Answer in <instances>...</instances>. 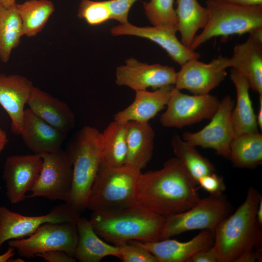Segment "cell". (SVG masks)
Instances as JSON below:
<instances>
[{
	"label": "cell",
	"mask_w": 262,
	"mask_h": 262,
	"mask_svg": "<svg viewBox=\"0 0 262 262\" xmlns=\"http://www.w3.org/2000/svg\"><path fill=\"white\" fill-rule=\"evenodd\" d=\"M16 0H0V6L9 8L16 4Z\"/></svg>",
	"instance_id": "cell-44"
},
{
	"label": "cell",
	"mask_w": 262,
	"mask_h": 262,
	"mask_svg": "<svg viewBox=\"0 0 262 262\" xmlns=\"http://www.w3.org/2000/svg\"><path fill=\"white\" fill-rule=\"evenodd\" d=\"M43 164L38 180L27 197H44L66 203L72 184L73 169L66 150L40 155Z\"/></svg>",
	"instance_id": "cell-9"
},
{
	"label": "cell",
	"mask_w": 262,
	"mask_h": 262,
	"mask_svg": "<svg viewBox=\"0 0 262 262\" xmlns=\"http://www.w3.org/2000/svg\"><path fill=\"white\" fill-rule=\"evenodd\" d=\"M19 135L30 150L34 154L42 155L61 150L67 135L28 108L24 111Z\"/></svg>",
	"instance_id": "cell-18"
},
{
	"label": "cell",
	"mask_w": 262,
	"mask_h": 262,
	"mask_svg": "<svg viewBox=\"0 0 262 262\" xmlns=\"http://www.w3.org/2000/svg\"><path fill=\"white\" fill-rule=\"evenodd\" d=\"M78 16L90 26H97L111 19V12L105 1L81 0Z\"/></svg>",
	"instance_id": "cell-33"
},
{
	"label": "cell",
	"mask_w": 262,
	"mask_h": 262,
	"mask_svg": "<svg viewBox=\"0 0 262 262\" xmlns=\"http://www.w3.org/2000/svg\"><path fill=\"white\" fill-rule=\"evenodd\" d=\"M234 105L231 97L225 96L210 122L197 132H184L182 139L195 147L212 148L218 155L229 159L230 145L236 136L231 117Z\"/></svg>",
	"instance_id": "cell-12"
},
{
	"label": "cell",
	"mask_w": 262,
	"mask_h": 262,
	"mask_svg": "<svg viewBox=\"0 0 262 262\" xmlns=\"http://www.w3.org/2000/svg\"><path fill=\"white\" fill-rule=\"evenodd\" d=\"M220 102L216 96L210 94L189 95L174 87L160 121L165 127L182 128L204 119H211Z\"/></svg>",
	"instance_id": "cell-10"
},
{
	"label": "cell",
	"mask_w": 262,
	"mask_h": 262,
	"mask_svg": "<svg viewBox=\"0 0 262 262\" xmlns=\"http://www.w3.org/2000/svg\"><path fill=\"white\" fill-rule=\"evenodd\" d=\"M154 138L155 131L148 122H127L125 165L140 171L144 169L152 157Z\"/></svg>",
	"instance_id": "cell-23"
},
{
	"label": "cell",
	"mask_w": 262,
	"mask_h": 262,
	"mask_svg": "<svg viewBox=\"0 0 262 262\" xmlns=\"http://www.w3.org/2000/svg\"><path fill=\"white\" fill-rule=\"evenodd\" d=\"M131 241L148 249L158 262H187L197 252L212 246L214 231L204 229L187 242L170 238L150 242Z\"/></svg>",
	"instance_id": "cell-17"
},
{
	"label": "cell",
	"mask_w": 262,
	"mask_h": 262,
	"mask_svg": "<svg viewBox=\"0 0 262 262\" xmlns=\"http://www.w3.org/2000/svg\"><path fill=\"white\" fill-rule=\"evenodd\" d=\"M141 172L126 165L112 167L101 162L87 197L86 209L94 212L134 205L135 184Z\"/></svg>",
	"instance_id": "cell-6"
},
{
	"label": "cell",
	"mask_w": 262,
	"mask_h": 262,
	"mask_svg": "<svg viewBox=\"0 0 262 262\" xmlns=\"http://www.w3.org/2000/svg\"><path fill=\"white\" fill-rule=\"evenodd\" d=\"M126 124L114 120L101 132V162L106 165L118 167L125 164Z\"/></svg>",
	"instance_id": "cell-27"
},
{
	"label": "cell",
	"mask_w": 262,
	"mask_h": 262,
	"mask_svg": "<svg viewBox=\"0 0 262 262\" xmlns=\"http://www.w3.org/2000/svg\"><path fill=\"white\" fill-rule=\"evenodd\" d=\"M175 10L177 29L181 35V42L190 49L200 29H203L208 19L206 7L201 6L197 0H177Z\"/></svg>",
	"instance_id": "cell-26"
},
{
	"label": "cell",
	"mask_w": 262,
	"mask_h": 262,
	"mask_svg": "<svg viewBox=\"0 0 262 262\" xmlns=\"http://www.w3.org/2000/svg\"><path fill=\"white\" fill-rule=\"evenodd\" d=\"M176 73L173 67L160 64L149 65L130 58L125 61V65L116 68L115 82L135 91L146 90L149 87L156 90L174 86Z\"/></svg>",
	"instance_id": "cell-15"
},
{
	"label": "cell",
	"mask_w": 262,
	"mask_h": 262,
	"mask_svg": "<svg viewBox=\"0 0 262 262\" xmlns=\"http://www.w3.org/2000/svg\"><path fill=\"white\" fill-rule=\"evenodd\" d=\"M171 145L176 157L197 183L201 177L215 172L213 164L202 156L195 146L186 142L178 134H173Z\"/></svg>",
	"instance_id": "cell-30"
},
{
	"label": "cell",
	"mask_w": 262,
	"mask_h": 262,
	"mask_svg": "<svg viewBox=\"0 0 262 262\" xmlns=\"http://www.w3.org/2000/svg\"><path fill=\"white\" fill-rule=\"evenodd\" d=\"M7 142L6 132L0 128V153L4 148Z\"/></svg>",
	"instance_id": "cell-41"
},
{
	"label": "cell",
	"mask_w": 262,
	"mask_h": 262,
	"mask_svg": "<svg viewBox=\"0 0 262 262\" xmlns=\"http://www.w3.org/2000/svg\"><path fill=\"white\" fill-rule=\"evenodd\" d=\"M234 4L246 6H262V0H222Z\"/></svg>",
	"instance_id": "cell-39"
},
{
	"label": "cell",
	"mask_w": 262,
	"mask_h": 262,
	"mask_svg": "<svg viewBox=\"0 0 262 262\" xmlns=\"http://www.w3.org/2000/svg\"><path fill=\"white\" fill-rule=\"evenodd\" d=\"M137 0H108L106 2L111 12V19L115 20L120 24L129 22V11Z\"/></svg>",
	"instance_id": "cell-35"
},
{
	"label": "cell",
	"mask_w": 262,
	"mask_h": 262,
	"mask_svg": "<svg viewBox=\"0 0 262 262\" xmlns=\"http://www.w3.org/2000/svg\"><path fill=\"white\" fill-rule=\"evenodd\" d=\"M117 246L123 262H158L148 249L131 241Z\"/></svg>",
	"instance_id": "cell-34"
},
{
	"label": "cell",
	"mask_w": 262,
	"mask_h": 262,
	"mask_svg": "<svg viewBox=\"0 0 262 262\" xmlns=\"http://www.w3.org/2000/svg\"><path fill=\"white\" fill-rule=\"evenodd\" d=\"M197 184L211 195H221L226 190L222 177L215 172L201 177Z\"/></svg>",
	"instance_id": "cell-36"
},
{
	"label": "cell",
	"mask_w": 262,
	"mask_h": 262,
	"mask_svg": "<svg viewBox=\"0 0 262 262\" xmlns=\"http://www.w3.org/2000/svg\"><path fill=\"white\" fill-rule=\"evenodd\" d=\"M21 22L16 3L9 8L0 6V60L7 63L20 41Z\"/></svg>",
	"instance_id": "cell-31"
},
{
	"label": "cell",
	"mask_w": 262,
	"mask_h": 262,
	"mask_svg": "<svg viewBox=\"0 0 262 262\" xmlns=\"http://www.w3.org/2000/svg\"><path fill=\"white\" fill-rule=\"evenodd\" d=\"M174 86L163 87L153 91H135L133 101L114 115V120L126 123L130 121L148 122L166 106Z\"/></svg>",
	"instance_id": "cell-22"
},
{
	"label": "cell",
	"mask_w": 262,
	"mask_h": 262,
	"mask_svg": "<svg viewBox=\"0 0 262 262\" xmlns=\"http://www.w3.org/2000/svg\"><path fill=\"white\" fill-rule=\"evenodd\" d=\"M78 239L74 257L80 262H99L107 256L120 258L115 245L102 240L94 230L89 220L81 217L76 223Z\"/></svg>",
	"instance_id": "cell-25"
},
{
	"label": "cell",
	"mask_w": 262,
	"mask_h": 262,
	"mask_svg": "<svg viewBox=\"0 0 262 262\" xmlns=\"http://www.w3.org/2000/svg\"><path fill=\"white\" fill-rule=\"evenodd\" d=\"M20 17L22 36L34 37L43 29L54 11L53 2L49 0H28L16 3Z\"/></svg>",
	"instance_id": "cell-29"
},
{
	"label": "cell",
	"mask_w": 262,
	"mask_h": 262,
	"mask_svg": "<svg viewBox=\"0 0 262 262\" xmlns=\"http://www.w3.org/2000/svg\"><path fill=\"white\" fill-rule=\"evenodd\" d=\"M197 183L176 157L159 170L141 172L137 179L134 204L165 217L186 211L200 198Z\"/></svg>",
	"instance_id": "cell-1"
},
{
	"label": "cell",
	"mask_w": 262,
	"mask_h": 262,
	"mask_svg": "<svg viewBox=\"0 0 262 262\" xmlns=\"http://www.w3.org/2000/svg\"><path fill=\"white\" fill-rule=\"evenodd\" d=\"M262 198L260 193L250 187L244 201L215 229L213 246L219 262H237L260 246L262 226L257 221L256 212Z\"/></svg>",
	"instance_id": "cell-2"
},
{
	"label": "cell",
	"mask_w": 262,
	"mask_h": 262,
	"mask_svg": "<svg viewBox=\"0 0 262 262\" xmlns=\"http://www.w3.org/2000/svg\"><path fill=\"white\" fill-rule=\"evenodd\" d=\"M43 160L37 154L8 157L4 164L3 179L6 195L12 204L24 201L35 185L41 171Z\"/></svg>",
	"instance_id": "cell-14"
},
{
	"label": "cell",
	"mask_w": 262,
	"mask_h": 262,
	"mask_svg": "<svg viewBox=\"0 0 262 262\" xmlns=\"http://www.w3.org/2000/svg\"><path fill=\"white\" fill-rule=\"evenodd\" d=\"M81 214L66 202L56 206L46 214L33 216H25L0 206V249L5 242L27 237L44 223H76Z\"/></svg>",
	"instance_id": "cell-11"
},
{
	"label": "cell",
	"mask_w": 262,
	"mask_h": 262,
	"mask_svg": "<svg viewBox=\"0 0 262 262\" xmlns=\"http://www.w3.org/2000/svg\"><path fill=\"white\" fill-rule=\"evenodd\" d=\"M143 4L145 13L152 26L177 28L174 0H150L148 2H143Z\"/></svg>",
	"instance_id": "cell-32"
},
{
	"label": "cell",
	"mask_w": 262,
	"mask_h": 262,
	"mask_svg": "<svg viewBox=\"0 0 262 262\" xmlns=\"http://www.w3.org/2000/svg\"><path fill=\"white\" fill-rule=\"evenodd\" d=\"M260 107L257 115V122L258 127L262 129V96H259Z\"/></svg>",
	"instance_id": "cell-42"
},
{
	"label": "cell",
	"mask_w": 262,
	"mask_h": 262,
	"mask_svg": "<svg viewBox=\"0 0 262 262\" xmlns=\"http://www.w3.org/2000/svg\"><path fill=\"white\" fill-rule=\"evenodd\" d=\"M33 84L26 77L0 73V105L11 120L12 132L19 135L27 104Z\"/></svg>",
	"instance_id": "cell-19"
},
{
	"label": "cell",
	"mask_w": 262,
	"mask_h": 262,
	"mask_svg": "<svg viewBox=\"0 0 262 262\" xmlns=\"http://www.w3.org/2000/svg\"><path fill=\"white\" fill-rule=\"evenodd\" d=\"M187 262H219L214 246L201 250L194 254Z\"/></svg>",
	"instance_id": "cell-38"
},
{
	"label": "cell",
	"mask_w": 262,
	"mask_h": 262,
	"mask_svg": "<svg viewBox=\"0 0 262 262\" xmlns=\"http://www.w3.org/2000/svg\"><path fill=\"white\" fill-rule=\"evenodd\" d=\"M231 205L222 194L200 198L189 209L166 217L159 240L170 238L187 231H214L219 223L229 215Z\"/></svg>",
	"instance_id": "cell-7"
},
{
	"label": "cell",
	"mask_w": 262,
	"mask_h": 262,
	"mask_svg": "<svg viewBox=\"0 0 262 262\" xmlns=\"http://www.w3.org/2000/svg\"><path fill=\"white\" fill-rule=\"evenodd\" d=\"M27 104L35 115L66 135L75 126V115L69 106L38 87L33 86Z\"/></svg>",
	"instance_id": "cell-20"
},
{
	"label": "cell",
	"mask_w": 262,
	"mask_h": 262,
	"mask_svg": "<svg viewBox=\"0 0 262 262\" xmlns=\"http://www.w3.org/2000/svg\"><path fill=\"white\" fill-rule=\"evenodd\" d=\"M36 257L43 258L48 262H75L76 259L63 251L54 250L38 254Z\"/></svg>",
	"instance_id": "cell-37"
},
{
	"label": "cell",
	"mask_w": 262,
	"mask_h": 262,
	"mask_svg": "<svg viewBox=\"0 0 262 262\" xmlns=\"http://www.w3.org/2000/svg\"><path fill=\"white\" fill-rule=\"evenodd\" d=\"M166 217L135 205L92 212L89 220L97 234L115 246L131 240L158 241Z\"/></svg>",
	"instance_id": "cell-3"
},
{
	"label": "cell",
	"mask_w": 262,
	"mask_h": 262,
	"mask_svg": "<svg viewBox=\"0 0 262 262\" xmlns=\"http://www.w3.org/2000/svg\"><path fill=\"white\" fill-rule=\"evenodd\" d=\"M208 19L190 49L195 50L217 36L249 34L262 29V6H246L222 0H207Z\"/></svg>",
	"instance_id": "cell-5"
},
{
	"label": "cell",
	"mask_w": 262,
	"mask_h": 262,
	"mask_svg": "<svg viewBox=\"0 0 262 262\" xmlns=\"http://www.w3.org/2000/svg\"><path fill=\"white\" fill-rule=\"evenodd\" d=\"M9 262H25V261H23V259L20 258H16V259H14V260H12V259H11Z\"/></svg>",
	"instance_id": "cell-45"
},
{
	"label": "cell",
	"mask_w": 262,
	"mask_h": 262,
	"mask_svg": "<svg viewBox=\"0 0 262 262\" xmlns=\"http://www.w3.org/2000/svg\"><path fill=\"white\" fill-rule=\"evenodd\" d=\"M229 159L233 166L253 168L262 163V135L259 132L235 136L230 147Z\"/></svg>",
	"instance_id": "cell-28"
},
{
	"label": "cell",
	"mask_w": 262,
	"mask_h": 262,
	"mask_svg": "<svg viewBox=\"0 0 262 262\" xmlns=\"http://www.w3.org/2000/svg\"><path fill=\"white\" fill-rule=\"evenodd\" d=\"M229 67V57L222 55L209 63L198 59L190 60L177 72L174 87L180 91L187 90L194 95L209 94L225 79Z\"/></svg>",
	"instance_id": "cell-13"
},
{
	"label": "cell",
	"mask_w": 262,
	"mask_h": 262,
	"mask_svg": "<svg viewBox=\"0 0 262 262\" xmlns=\"http://www.w3.org/2000/svg\"><path fill=\"white\" fill-rule=\"evenodd\" d=\"M230 77L234 83L237 101L231 112V121L235 135L258 132V126L251 100L250 84L247 78L239 71L232 68Z\"/></svg>",
	"instance_id": "cell-24"
},
{
	"label": "cell",
	"mask_w": 262,
	"mask_h": 262,
	"mask_svg": "<svg viewBox=\"0 0 262 262\" xmlns=\"http://www.w3.org/2000/svg\"><path fill=\"white\" fill-rule=\"evenodd\" d=\"M256 216L259 224L262 226V198L260 200L258 206Z\"/></svg>",
	"instance_id": "cell-43"
},
{
	"label": "cell",
	"mask_w": 262,
	"mask_h": 262,
	"mask_svg": "<svg viewBox=\"0 0 262 262\" xmlns=\"http://www.w3.org/2000/svg\"><path fill=\"white\" fill-rule=\"evenodd\" d=\"M78 239L76 223L48 222L30 236L9 240L8 244L20 256L26 258H34L38 254L54 250L63 251L74 257Z\"/></svg>",
	"instance_id": "cell-8"
},
{
	"label": "cell",
	"mask_w": 262,
	"mask_h": 262,
	"mask_svg": "<svg viewBox=\"0 0 262 262\" xmlns=\"http://www.w3.org/2000/svg\"><path fill=\"white\" fill-rule=\"evenodd\" d=\"M101 132L85 126L69 140L66 152L72 164L70 195L66 202L81 213L86 209L87 197L101 162Z\"/></svg>",
	"instance_id": "cell-4"
},
{
	"label": "cell",
	"mask_w": 262,
	"mask_h": 262,
	"mask_svg": "<svg viewBox=\"0 0 262 262\" xmlns=\"http://www.w3.org/2000/svg\"><path fill=\"white\" fill-rule=\"evenodd\" d=\"M15 249L12 247L9 246L5 252L0 255V262H7L13 258L15 255L16 251Z\"/></svg>",
	"instance_id": "cell-40"
},
{
	"label": "cell",
	"mask_w": 262,
	"mask_h": 262,
	"mask_svg": "<svg viewBox=\"0 0 262 262\" xmlns=\"http://www.w3.org/2000/svg\"><path fill=\"white\" fill-rule=\"evenodd\" d=\"M229 65L241 72L250 88L262 96V40L249 34L245 42L235 46Z\"/></svg>",
	"instance_id": "cell-21"
},
{
	"label": "cell",
	"mask_w": 262,
	"mask_h": 262,
	"mask_svg": "<svg viewBox=\"0 0 262 262\" xmlns=\"http://www.w3.org/2000/svg\"><path fill=\"white\" fill-rule=\"evenodd\" d=\"M113 35H134L145 38L156 43L164 49L175 62L181 66L193 59H198L200 54L185 46L176 36L177 28L152 26L137 27L129 22L111 28Z\"/></svg>",
	"instance_id": "cell-16"
}]
</instances>
